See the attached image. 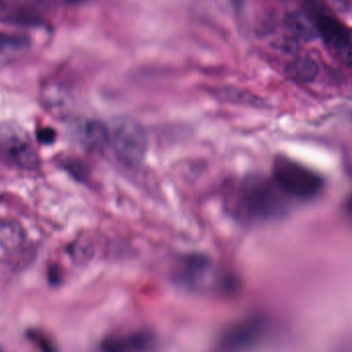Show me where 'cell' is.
I'll use <instances>...</instances> for the list:
<instances>
[{
    "instance_id": "8fae6325",
    "label": "cell",
    "mask_w": 352,
    "mask_h": 352,
    "mask_svg": "<svg viewBox=\"0 0 352 352\" xmlns=\"http://www.w3.org/2000/svg\"><path fill=\"white\" fill-rule=\"evenodd\" d=\"M287 72L297 82H311L318 78L320 67L311 58L299 57L289 62Z\"/></svg>"
},
{
    "instance_id": "7c38bea8",
    "label": "cell",
    "mask_w": 352,
    "mask_h": 352,
    "mask_svg": "<svg viewBox=\"0 0 352 352\" xmlns=\"http://www.w3.org/2000/svg\"><path fill=\"white\" fill-rule=\"evenodd\" d=\"M331 52L342 65L352 66V43L351 39L331 50Z\"/></svg>"
},
{
    "instance_id": "ba28073f",
    "label": "cell",
    "mask_w": 352,
    "mask_h": 352,
    "mask_svg": "<svg viewBox=\"0 0 352 352\" xmlns=\"http://www.w3.org/2000/svg\"><path fill=\"white\" fill-rule=\"evenodd\" d=\"M28 47L29 41L26 37L0 32V67L12 63Z\"/></svg>"
},
{
    "instance_id": "5bb4252c",
    "label": "cell",
    "mask_w": 352,
    "mask_h": 352,
    "mask_svg": "<svg viewBox=\"0 0 352 352\" xmlns=\"http://www.w3.org/2000/svg\"><path fill=\"white\" fill-rule=\"evenodd\" d=\"M68 1H78V0H68Z\"/></svg>"
},
{
    "instance_id": "9c48e42d",
    "label": "cell",
    "mask_w": 352,
    "mask_h": 352,
    "mask_svg": "<svg viewBox=\"0 0 352 352\" xmlns=\"http://www.w3.org/2000/svg\"><path fill=\"white\" fill-rule=\"evenodd\" d=\"M24 241V230L18 223L0 221V254L14 252Z\"/></svg>"
},
{
    "instance_id": "6da1fadb",
    "label": "cell",
    "mask_w": 352,
    "mask_h": 352,
    "mask_svg": "<svg viewBox=\"0 0 352 352\" xmlns=\"http://www.w3.org/2000/svg\"><path fill=\"white\" fill-rule=\"evenodd\" d=\"M274 182L281 192L299 199H310L322 188V180L311 169L287 159L277 160L273 169Z\"/></svg>"
},
{
    "instance_id": "52a82bcc",
    "label": "cell",
    "mask_w": 352,
    "mask_h": 352,
    "mask_svg": "<svg viewBox=\"0 0 352 352\" xmlns=\"http://www.w3.org/2000/svg\"><path fill=\"white\" fill-rule=\"evenodd\" d=\"M314 21L318 27V35L324 39L329 49L333 50L342 45L345 41H349L346 29L334 16L320 14Z\"/></svg>"
},
{
    "instance_id": "277c9868",
    "label": "cell",
    "mask_w": 352,
    "mask_h": 352,
    "mask_svg": "<svg viewBox=\"0 0 352 352\" xmlns=\"http://www.w3.org/2000/svg\"><path fill=\"white\" fill-rule=\"evenodd\" d=\"M242 208L252 217H274L281 210L280 197L270 182L262 179H250L242 186Z\"/></svg>"
},
{
    "instance_id": "4fadbf2b",
    "label": "cell",
    "mask_w": 352,
    "mask_h": 352,
    "mask_svg": "<svg viewBox=\"0 0 352 352\" xmlns=\"http://www.w3.org/2000/svg\"><path fill=\"white\" fill-rule=\"evenodd\" d=\"M55 138V133L51 129H45L39 133V140L43 142H52Z\"/></svg>"
},
{
    "instance_id": "8992f818",
    "label": "cell",
    "mask_w": 352,
    "mask_h": 352,
    "mask_svg": "<svg viewBox=\"0 0 352 352\" xmlns=\"http://www.w3.org/2000/svg\"><path fill=\"white\" fill-rule=\"evenodd\" d=\"M285 26L295 41H311L318 36L316 21L306 12H289L285 16Z\"/></svg>"
},
{
    "instance_id": "7a4b0ae2",
    "label": "cell",
    "mask_w": 352,
    "mask_h": 352,
    "mask_svg": "<svg viewBox=\"0 0 352 352\" xmlns=\"http://www.w3.org/2000/svg\"><path fill=\"white\" fill-rule=\"evenodd\" d=\"M109 132V142L119 160L128 166H138L146 152V136L144 129L130 119H119Z\"/></svg>"
},
{
    "instance_id": "3957f363",
    "label": "cell",
    "mask_w": 352,
    "mask_h": 352,
    "mask_svg": "<svg viewBox=\"0 0 352 352\" xmlns=\"http://www.w3.org/2000/svg\"><path fill=\"white\" fill-rule=\"evenodd\" d=\"M0 156L19 168L35 170L39 157L27 132L16 125L0 127Z\"/></svg>"
},
{
    "instance_id": "30bf717a",
    "label": "cell",
    "mask_w": 352,
    "mask_h": 352,
    "mask_svg": "<svg viewBox=\"0 0 352 352\" xmlns=\"http://www.w3.org/2000/svg\"><path fill=\"white\" fill-rule=\"evenodd\" d=\"M80 140L90 150H101L109 142V132L98 122H87L80 129Z\"/></svg>"
},
{
    "instance_id": "5b68a950",
    "label": "cell",
    "mask_w": 352,
    "mask_h": 352,
    "mask_svg": "<svg viewBox=\"0 0 352 352\" xmlns=\"http://www.w3.org/2000/svg\"><path fill=\"white\" fill-rule=\"evenodd\" d=\"M41 0H0V21L14 24L41 22Z\"/></svg>"
}]
</instances>
